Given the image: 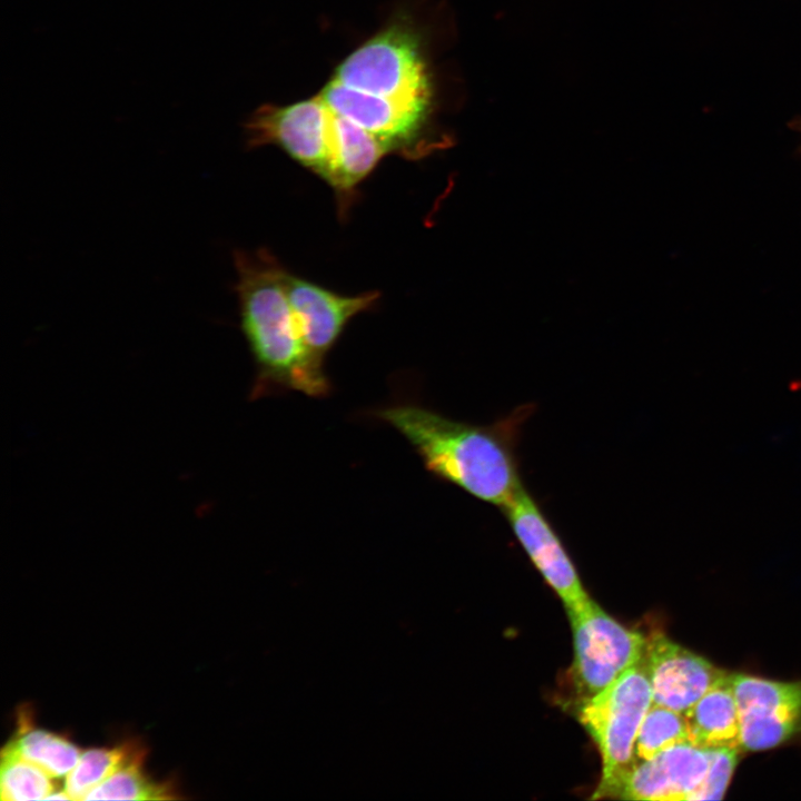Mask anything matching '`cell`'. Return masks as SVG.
I'll list each match as a JSON object with an SVG mask.
<instances>
[{"label":"cell","mask_w":801,"mask_h":801,"mask_svg":"<svg viewBox=\"0 0 801 801\" xmlns=\"http://www.w3.org/2000/svg\"><path fill=\"white\" fill-rule=\"evenodd\" d=\"M527 411L491 425L455 421L414 404L385 407L376 415L407 439L429 473L503 510L524 486L516 438Z\"/></svg>","instance_id":"1"},{"label":"cell","mask_w":801,"mask_h":801,"mask_svg":"<svg viewBox=\"0 0 801 801\" xmlns=\"http://www.w3.org/2000/svg\"><path fill=\"white\" fill-rule=\"evenodd\" d=\"M235 291L240 328L257 368L253 398L276 389L324 397V362L305 345L283 283L284 266L266 249L236 250Z\"/></svg>","instance_id":"2"},{"label":"cell","mask_w":801,"mask_h":801,"mask_svg":"<svg viewBox=\"0 0 801 801\" xmlns=\"http://www.w3.org/2000/svg\"><path fill=\"white\" fill-rule=\"evenodd\" d=\"M652 703L651 683L643 662L583 700L578 719L595 741L602 760L601 780L593 799L611 797L635 763L637 733Z\"/></svg>","instance_id":"3"},{"label":"cell","mask_w":801,"mask_h":801,"mask_svg":"<svg viewBox=\"0 0 801 801\" xmlns=\"http://www.w3.org/2000/svg\"><path fill=\"white\" fill-rule=\"evenodd\" d=\"M333 79L376 97L432 107V89L418 42L399 26L360 46L338 66Z\"/></svg>","instance_id":"4"},{"label":"cell","mask_w":801,"mask_h":801,"mask_svg":"<svg viewBox=\"0 0 801 801\" xmlns=\"http://www.w3.org/2000/svg\"><path fill=\"white\" fill-rule=\"evenodd\" d=\"M574 644V678L583 700L644 661L647 640L626 629L592 599L567 611Z\"/></svg>","instance_id":"5"},{"label":"cell","mask_w":801,"mask_h":801,"mask_svg":"<svg viewBox=\"0 0 801 801\" xmlns=\"http://www.w3.org/2000/svg\"><path fill=\"white\" fill-rule=\"evenodd\" d=\"M330 115L319 96L289 106H264L245 125L247 145H275L323 180L330 167Z\"/></svg>","instance_id":"6"},{"label":"cell","mask_w":801,"mask_h":801,"mask_svg":"<svg viewBox=\"0 0 801 801\" xmlns=\"http://www.w3.org/2000/svg\"><path fill=\"white\" fill-rule=\"evenodd\" d=\"M731 683L742 749L768 750L801 732V680L785 682L731 673Z\"/></svg>","instance_id":"7"},{"label":"cell","mask_w":801,"mask_h":801,"mask_svg":"<svg viewBox=\"0 0 801 801\" xmlns=\"http://www.w3.org/2000/svg\"><path fill=\"white\" fill-rule=\"evenodd\" d=\"M502 511L515 537L543 578L561 597L566 610L585 603L590 596L572 560L541 506L525 486H522Z\"/></svg>","instance_id":"8"},{"label":"cell","mask_w":801,"mask_h":801,"mask_svg":"<svg viewBox=\"0 0 801 801\" xmlns=\"http://www.w3.org/2000/svg\"><path fill=\"white\" fill-rule=\"evenodd\" d=\"M283 283L305 345L323 362L347 324L357 315L370 310L379 298L377 291L343 295L285 267Z\"/></svg>","instance_id":"9"},{"label":"cell","mask_w":801,"mask_h":801,"mask_svg":"<svg viewBox=\"0 0 801 801\" xmlns=\"http://www.w3.org/2000/svg\"><path fill=\"white\" fill-rule=\"evenodd\" d=\"M710 767V750L690 742L640 760L622 777L611 797L624 800H695Z\"/></svg>","instance_id":"10"},{"label":"cell","mask_w":801,"mask_h":801,"mask_svg":"<svg viewBox=\"0 0 801 801\" xmlns=\"http://www.w3.org/2000/svg\"><path fill=\"white\" fill-rule=\"evenodd\" d=\"M644 660L653 703L683 714L728 673L662 633L647 640Z\"/></svg>","instance_id":"11"},{"label":"cell","mask_w":801,"mask_h":801,"mask_svg":"<svg viewBox=\"0 0 801 801\" xmlns=\"http://www.w3.org/2000/svg\"><path fill=\"white\" fill-rule=\"evenodd\" d=\"M328 110L330 167L326 182L334 190L343 214L354 199L356 188L389 151L375 136Z\"/></svg>","instance_id":"12"},{"label":"cell","mask_w":801,"mask_h":801,"mask_svg":"<svg viewBox=\"0 0 801 801\" xmlns=\"http://www.w3.org/2000/svg\"><path fill=\"white\" fill-rule=\"evenodd\" d=\"M684 715L690 743L706 750L742 749L731 673L709 689Z\"/></svg>","instance_id":"13"},{"label":"cell","mask_w":801,"mask_h":801,"mask_svg":"<svg viewBox=\"0 0 801 801\" xmlns=\"http://www.w3.org/2000/svg\"><path fill=\"white\" fill-rule=\"evenodd\" d=\"M6 748L40 767L51 778L67 777L81 754V751L67 739L29 726L21 728Z\"/></svg>","instance_id":"14"},{"label":"cell","mask_w":801,"mask_h":801,"mask_svg":"<svg viewBox=\"0 0 801 801\" xmlns=\"http://www.w3.org/2000/svg\"><path fill=\"white\" fill-rule=\"evenodd\" d=\"M142 753L136 750L115 773L97 785L85 800H168L176 799L168 784L144 774Z\"/></svg>","instance_id":"15"},{"label":"cell","mask_w":801,"mask_h":801,"mask_svg":"<svg viewBox=\"0 0 801 801\" xmlns=\"http://www.w3.org/2000/svg\"><path fill=\"white\" fill-rule=\"evenodd\" d=\"M136 750L122 745L81 752L77 764L66 777L65 790L70 800H85L97 785L122 767Z\"/></svg>","instance_id":"16"},{"label":"cell","mask_w":801,"mask_h":801,"mask_svg":"<svg viewBox=\"0 0 801 801\" xmlns=\"http://www.w3.org/2000/svg\"><path fill=\"white\" fill-rule=\"evenodd\" d=\"M690 742L685 715L672 709L652 703L640 726L635 755L647 760L681 743Z\"/></svg>","instance_id":"17"},{"label":"cell","mask_w":801,"mask_h":801,"mask_svg":"<svg viewBox=\"0 0 801 801\" xmlns=\"http://www.w3.org/2000/svg\"><path fill=\"white\" fill-rule=\"evenodd\" d=\"M0 790L3 801L41 800L55 791L51 777L8 748L1 754Z\"/></svg>","instance_id":"18"},{"label":"cell","mask_w":801,"mask_h":801,"mask_svg":"<svg viewBox=\"0 0 801 801\" xmlns=\"http://www.w3.org/2000/svg\"><path fill=\"white\" fill-rule=\"evenodd\" d=\"M741 749L710 750V767L704 783L698 793L699 800H720L729 787Z\"/></svg>","instance_id":"19"}]
</instances>
